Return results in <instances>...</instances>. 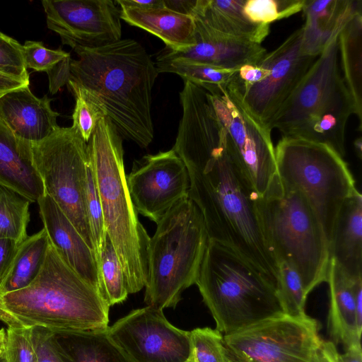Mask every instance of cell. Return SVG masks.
<instances>
[{
    "label": "cell",
    "mask_w": 362,
    "mask_h": 362,
    "mask_svg": "<svg viewBox=\"0 0 362 362\" xmlns=\"http://www.w3.org/2000/svg\"><path fill=\"white\" fill-rule=\"evenodd\" d=\"M195 284L216 329L223 335L284 313L275 284L235 252L212 240Z\"/></svg>",
    "instance_id": "obj_6"
},
{
    "label": "cell",
    "mask_w": 362,
    "mask_h": 362,
    "mask_svg": "<svg viewBox=\"0 0 362 362\" xmlns=\"http://www.w3.org/2000/svg\"><path fill=\"white\" fill-rule=\"evenodd\" d=\"M256 208L267 243L276 262L289 264L300 276L308 295L327 280L328 243L322 226L306 197L284 187L279 176Z\"/></svg>",
    "instance_id": "obj_7"
},
{
    "label": "cell",
    "mask_w": 362,
    "mask_h": 362,
    "mask_svg": "<svg viewBox=\"0 0 362 362\" xmlns=\"http://www.w3.org/2000/svg\"><path fill=\"white\" fill-rule=\"evenodd\" d=\"M107 332L133 362H185L192 352L189 332L175 327L163 310L149 305L132 310Z\"/></svg>",
    "instance_id": "obj_14"
},
{
    "label": "cell",
    "mask_w": 362,
    "mask_h": 362,
    "mask_svg": "<svg viewBox=\"0 0 362 362\" xmlns=\"http://www.w3.org/2000/svg\"><path fill=\"white\" fill-rule=\"evenodd\" d=\"M340 69L362 129V11L354 14L338 36Z\"/></svg>",
    "instance_id": "obj_28"
},
{
    "label": "cell",
    "mask_w": 362,
    "mask_h": 362,
    "mask_svg": "<svg viewBox=\"0 0 362 362\" xmlns=\"http://www.w3.org/2000/svg\"><path fill=\"white\" fill-rule=\"evenodd\" d=\"M0 362H6L4 354L0 355Z\"/></svg>",
    "instance_id": "obj_51"
},
{
    "label": "cell",
    "mask_w": 362,
    "mask_h": 362,
    "mask_svg": "<svg viewBox=\"0 0 362 362\" xmlns=\"http://www.w3.org/2000/svg\"><path fill=\"white\" fill-rule=\"evenodd\" d=\"M194 19L195 44L181 52L166 47L163 52L172 57L228 69L256 64L267 53L261 44L226 36Z\"/></svg>",
    "instance_id": "obj_20"
},
{
    "label": "cell",
    "mask_w": 362,
    "mask_h": 362,
    "mask_svg": "<svg viewBox=\"0 0 362 362\" xmlns=\"http://www.w3.org/2000/svg\"><path fill=\"white\" fill-rule=\"evenodd\" d=\"M85 202L93 251L98 264L106 231L100 197L89 163L86 180Z\"/></svg>",
    "instance_id": "obj_37"
},
{
    "label": "cell",
    "mask_w": 362,
    "mask_h": 362,
    "mask_svg": "<svg viewBox=\"0 0 362 362\" xmlns=\"http://www.w3.org/2000/svg\"><path fill=\"white\" fill-rule=\"evenodd\" d=\"M98 269L99 292L108 305L124 302L129 295L124 274L107 233L98 261Z\"/></svg>",
    "instance_id": "obj_32"
},
{
    "label": "cell",
    "mask_w": 362,
    "mask_h": 362,
    "mask_svg": "<svg viewBox=\"0 0 362 362\" xmlns=\"http://www.w3.org/2000/svg\"><path fill=\"white\" fill-rule=\"evenodd\" d=\"M361 0H305L302 47L309 55L318 57L344 25L362 11Z\"/></svg>",
    "instance_id": "obj_22"
},
{
    "label": "cell",
    "mask_w": 362,
    "mask_h": 362,
    "mask_svg": "<svg viewBox=\"0 0 362 362\" xmlns=\"http://www.w3.org/2000/svg\"><path fill=\"white\" fill-rule=\"evenodd\" d=\"M0 73L30 83L23 56V45L1 31Z\"/></svg>",
    "instance_id": "obj_38"
},
{
    "label": "cell",
    "mask_w": 362,
    "mask_h": 362,
    "mask_svg": "<svg viewBox=\"0 0 362 362\" xmlns=\"http://www.w3.org/2000/svg\"><path fill=\"white\" fill-rule=\"evenodd\" d=\"M245 1L197 0L192 16L226 36L261 44L269 33V24L250 20L243 11Z\"/></svg>",
    "instance_id": "obj_26"
},
{
    "label": "cell",
    "mask_w": 362,
    "mask_h": 362,
    "mask_svg": "<svg viewBox=\"0 0 362 362\" xmlns=\"http://www.w3.org/2000/svg\"><path fill=\"white\" fill-rule=\"evenodd\" d=\"M275 156L281 182L306 197L329 246L339 211L356 189L346 163L325 144L285 136L275 148Z\"/></svg>",
    "instance_id": "obj_9"
},
{
    "label": "cell",
    "mask_w": 362,
    "mask_h": 362,
    "mask_svg": "<svg viewBox=\"0 0 362 362\" xmlns=\"http://www.w3.org/2000/svg\"><path fill=\"white\" fill-rule=\"evenodd\" d=\"M338 36L332 37L268 127L285 137L325 144L344 158L346 125L355 110L341 72Z\"/></svg>",
    "instance_id": "obj_5"
},
{
    "label": "cell",
    "mask_w": 362,
    "mask_h": 362,
    "mask_svg": "<svg viewBox=\"0 0 362 362\" xmlns=\"http://www.w3.org/2000/svg\"><path fill=\"white\" fill-rule=\"evenodd\" d=\"M338 362H362L361 345H353L346 348L344 354H338Z\"/></svg>",
    "instance_id": "obj_48"
},
{
    "label": "cell",
    "mask_w": 362,
    "mask_h": 362,
    "mask_svg": "<svg viewBox=\"0 0 362 362\" xmlns=\"http://www.w3.org/2000/svg\"><path fill=\"white\" fill-rule=\"evenodd\" d=\"M49 29L63 45L97 47L121 39L120 11L111 0H43Z\"/></svg>",
    "instance_id": "obj_16"
},
{
    "label": "cell",
    "mask_w": 362,
    "mask_h": 362,
    "mask_svg": "<svg viewBox=\"0 0 362 362\" xmlns=\"http://www.w3.org/2000/svg\"><path fill=\"white\" fill-rule=\"evenodd\" d=\"M185 362H194V359H193V357L191 354V356H189V358Z\"/></svg>",
    "instance_id": "obj_52"
},
{
    "label": "cell",
    "mask_w": 362,
    "mask_h": 362,
    "mask_svg": "<svg viewBox=\"0 0 362 362\" xmlns=\"http://www.w3.org/2000/svg\"><path fill=\"white\" fill-rule=\"evenodd\" d=\"M118 6L121 19L157 36L173 52L185 51L195 44V22L190 16L165 7L143 9Z\"/></svg>",
    "instance_id": "obj_25"
},
{
    "label": "cell",
    "mask_w": 362,
    "mask_h": 362,
    "mask_svg": "<svg viewBox=\"0 0 362 362\" xmlns=\"http://www.w3.org/2000/svg\"><path fill=\"white\" fill-rule=\"evenodd\" d=\"M186 168L188 197L202 214L209 239L235 252L277 287L278 264L260 224L256 208L258 194L228 151L202 165Z\"/></svg>",
    "instance_id": "obj_2"
},
{
    "label": "cell",
    "mask_w": 362,
    "mask_h": 362,
    "mask_svg": "<svg viewBox=\"0 0 362 362\" xmlns=\"http://www.w3.org/2000/svg\"><path fill=\"white\" fill-rule=\"evenodd\" d=\"M47 95L37 98L29 85L0 95V119L18 138L37 143L49 136L59 126V114L50 105Z\"/></svg>",
    "instance_id": "obj_19"
},
{
    "label": "cell",
    "mask_w": 362,
    "mask_h": 362,
    "mask_svg": "<svg viewBox=\"0 0 362 362\" xmlns=\"http://www.w3.org/2000/svg\"><path fill=\"white\" fill-rule=\"evenodd\" d=\"M37 362H65L59 351L52 331L40 326L30 327Z\"/></svg>",
    "instance_id": "obj_41"
},
{
    "label": "cell",
    "mask_w": 362,
    "mask_h": 362,
    "mask_svg": "<svg viewBox=\"0 0 362 362\" xmlns=\"http://www.w3.org/2000/svg\"><path fill=\"white\" fill-rule=\"evenodd\" d=\"M0 185L30 203L37 202L45 194L42 181L34 164L31 143L17 137L1 119Z\"/></svg>",
    "instance_id": "obj_21"
},
{
    "label": "cell",
    "mask_w": 362,
    "mask_h": 362,
    "mask_svg": "<svg viewBox=\"0 0 362 362\" xmlns=\"http://www.w3.org/2000/svg\"><path fill=\"white\" fill-rule=\"evenodd\" d=\"M31 148L45 194L54 200L93 250L85 202L87 143L72 126L59 127L45 139L31 143Z\"/></svg>",
    "instance_id": "obj_10"
},
{
    "label": "cell",
    "mask_w": 362,
    "mask_h": 362,
    "mask_svg": "<svg viewBox=\"0 0 362 362\" xmlns=\"http://www.w3.org/2000/svg\"><path fill=\"white\" fill-rule=\"evenodd\" d=\"M29 84L30 83L0 73V95Z\"/></svg>",
    "instance_id": "obj_47"
},
{
    "label": "cell",
    "mask_w": 362,
    "mask_h": 362,
    "mask_svg": "<svg viewBox=\"0 0 362 362\" xmlns=\"http://www.w3.org/2000/svg\"><path fill=\"white\" fill-rule=\"evenodd\" d=\"M23 56L26 68L47 72L56 64L71 55L60 48L50 49L41 42L28 40L23 45Z\"/></svg>",
    "instance_id": "obj_40"
},
{
    "label": "cell",
    "mask_w": 362,
    "mask_h": 362,
    "mask_svg": "<svg viewBox=\"0 0 362 362\" xmlns=\"http://www.w3.org/2000/svg\"><path fill=\"white\" fill-rule=\"evenodd\" d=\"M6 334V362H37L30 327L8 326Z\"/></svg>",
    "instance_id": "obj_39"
},
{
    "label": "cell",
    "mask_w": 362,
    "mask_h": 362,
    "mask_svg": "<svg viewBox=\"0 0 362 362\" xmlns=\"http://www.w3.org/2000/svg\"><path fill=\"white\" fill-rule=\"evenodd\" d=\"M50 245L43 228L20 243L11 267L0 284V296L30 285L44 264Z\"/></svg>",
    "instance_id": "obj_29"
},
{
    "label": "cell",
    "mask_w": 362,
    "mask_h": 362,
    "mask_svg": "<svg viewBox=\"0 0 362 362\" xmlns=\"http://www.w3.org/2000/svg\"><path fill=\"white\" fill-rule=\"evenodd\" d=\"M53 332L65 362H133L112 341L107 329Z\"/></svg>",
    "instance_id": "obj_27"
},
{
    "label": "cell",
    "mask_w": 362,
    "mask_h": 362,
    "mask_svg": "<svg viewBox=\"0 0 362 362\" xmlns=\"http://www.w3.org/2000/svg\"><path fill=\"white\" fill-rule=\"evenodd\" d=\"M127 183L137 213L156 223L189 189L187 168L173 148L135 160Z\"/></svg>",
    "instance_id": "obj_15"
},
{
    "label": "cell",
    "mask_w": 362,
    "mask_h": 362,
    "mask_svg": "<svg viewBox=\"0 0 362 362\" xmlns=\"http://www.w3.org/2000/svg\"><path fill=\"white\" fill-rule=\"evenodd\" d=\"M194 362H230L223 334L216 329L195 328L189 332Z\"/></svg>",
    "instance_id": "obj_36"
},
{
    "label": "cell",
    "mask_w": 362,
    "mask_h": 362,
    "mask_svg": "<svg viewBox=\"0 0 362 362\" xmlns=\"http://www.w3.org/2000/svg\"><path fill=\"white\" fill-rule=\"evenodd\" d=\"M303 36L301 26L277 48L264 55L270 71L263 80L247 86L228 83L250 113L267 127L319 57L303 52Z\"/></svg>",
    "instance_id": "obj_13"
},
{
    "label": "cell",
    "mask_w": 362,
    "mask_h": 362,
    "mask_svg": "<svg viewBox=\"0 0 362 362\" xmlns=\"http://www.w3.org/2000/svg\"><path fill=\"white\" fill-rule=\"evenodd\" d=\"M208 242L202 214L189 197L167 211L150 238L147 305L160 310L177 306L182 293L196 283Z\"/></svg>",
    "instance_id": "obj_8"
},
{
    "label": "cell",
    "mask_w": 362,
    "mask_h": 362,
    "mask_svg": "<svg viewBox=\"0 0 362 362\" xmlns=\"http://www.w3.org/2000/svg\"><path fill=\"white\" fill-rule=\"evenodd\" d=\"M67 87L75 98V107L72 115L73 124L83 139L88 143L98 122L106 117L104 109L82 88L71 81Z\"/></svg>",
    "instance_id": "obj_34"
},
{
    "label": "cell",
    "mask_w": 362,
    "mask_h": 362,
    "mask_svg": "<svg viewBox=\"0 0 362 362\" xmlns=\"http://www.w3.org/2000/svg\"><path fill=\"white\" fill-rule=\"evenodd\" d=\"M338 354L333 341H323L320 351V362H338Z\"/></svg>",
    "instance_id": "obj_46"
},
{
    "label": "cell",
    "mask_w": 362,
    "mask_h": 362,
    "mask_svg": "<svg viewBox=\"0 0 362 362\" xmlns=\"http://www.w3.org/2000/svg\"><path fill=\"white\" fill-rule=\"evenodd\" d=\"M354 147L358 157L361 159L362 156V139L361 137L356 139L354 141Z\"/></svg>",
    "instance_id": "obj_50"
},
{
    "label": "cell",
    "mask_w": 362,
    "mask_h": 362,
    "mask_svg": "<svg viewBox=\"0 0 362 362\" xmlns=\"http://www.w3.org/2000/svg\"><path fill=\"white\" fill-rule=\"evenodd\" d=\"M305 1V0H245L243 11L253 22L270 24L302 11Z\"/></svg>",
    "instance_id": "obj_35"
},
{
    "label": "cell",
    "mask_w": 362,
    "mask_h": 362,
    "mask_svg": "<svg viewBox=\"0 0 362 362\" xmlns=\"http://www.w3.org/2000/svg\"><path fill=\"white\" fill-rule=\"evenodd\" d=\"M362 277L351 278L343 272L332 259H329L327 280L329 286L330 306L327 329L336 343L346 348L361 345L362 327L358 325L354 286Z\"/></svg>",
    "instance_id": "obj_24"
},
{
    "label": "cell",
    "mask_w": 362,
    "mask_h": 362,
    "mask_svg": "<svg viewBox=\"0 0 362 362\" xmlns=\"http://www.w3.org/2000/svg\"><path fill=\"white\" fill-rule=\"evenodd\" d=\"M209 93L227 132L230 158L252 189L262 196L277 176L272 130L250 113L229 84Z\"/></svg>",
    "instance_id": "obj_12"
},
{
    "label": "cell",
    "mask_w": 362,
    "mask_h": 362,
    "mask_svg": "<svg viewBox=\"0 0 362 362\" xmlns=\"http://www.w3.org/2000/svg\"><path fill=\"white\" fill-rule=\"evenodd\" d=\"M115 3L117 5L143 9L165 7L163 0H117Z\"/></svg>",
    "instance_id": "obj_45"
},
{
    "label": "cell",
    "mask_w": 362,
    "mask_h": 362,
    "mask_svg": "<svg viewBox=\"0 0 362 362\" xmlns=\"http://www.w3.org/2000/svg\"><path fill=\"white\" fill-rule=\"evenodd\" d=\"M154 64L158 74H177L183 78L184 81H189L208 92L226 86L238 69H223L189 59L172 57L162 50L157 54Z\"/></svg>",
    "instance_id": "obj_30"
},
{
    "label": "cell",
    "mask_w": 362,
    "mask_h": 362,
    "mask_svg": "<svg viewBox=\"0 0 362 362\" xmlns=\"http://www.w3.org/2000/svg\"><path fill=\"white\" fill-rule=\"evenodd\" d=\"M90 168L103 209L105 228L121 264L127 291L145 287L150 237L141 223L127 183L122 137L102 118L87 143Z\"/></svg>",
    "instance_id": "obj_4"
},
{
    "label": "cell",
    "mask_w": 362,
    "mask_h": 362,
    "mask_svg": "<svg viewBox=\"0 0 362 362\" xmlns=\"http://www.w3.org/2000/svg\"><path fill=\"white\" fill-rule=\"evenodd\" d=\"M277 291L284 313L290 315L305 314L308 294L297 272L287 262L279 260Z\"/></svg>",
    "instance_id": "obj_33"
},
{
    "label": "cell",
    "mask_w": 362,
    "mask_h": 362,
    "mask_svg": "<svg viewBox=\"0 0 362 362\" xmlns=\"http://www.w3.org/2000/svg\"><path fill=\"white\" fill-rule=\"evenodd\" d=\"M30 202L16 192L0 185V239L21 243L28 237Z\"/></svg>",
    "instance_id": "obj_31"
},
{
    "label": "cell",
    "mask_w": 362,
    "mask_h": 362,
    "mask_svg": "<svg viewBox=\"0 0 362 362\" xmlns=\"http://www.w3.org/2000/svg\"><path fill=\"white\" fill-rule=\"evenodd\" d=\"M182 115L173 149L185 166L198 165L227 151V132L209 92L184 81L180 93Z\"/></svg>",
    "instance_id": "obj_17"
},
{
    "label": "cell",
    "mask_w": 362,
    "mask_h": 362,
    "mask_svg": "<svg viewBox=\"0 0 362 362\" xmlns=\"http://www.w3.org/2000/svg\"><path fill=\"white\" fill-rule=\"evenodd\" d=\"M329 252V259L348 276L362 277V197L357 189L339 211Z\"/></svg>",
    "instance_id": "obj_23"
},
{
    "label": "cell",
    "mask_w": 362,
    "mask_h": 362,
    "mask_svg": "<svg viewBox=\"0 0 362 362\" xmlns=\"http://www.w3.org/2000/svg\"><path fill=\"white\" fill-rule=\"evenodd\" d=\"M110 306L50 243L44 264L27 287L0 296V320L7 326H40L52 332L104 330Z\"/></svg>",
    "instance_id": "obj_3"
},
{
    "label": "cell",
    "mask_w": 362,
    "mask_h": 362,
    "mask_svg": "<svg viewBox=\"0 0 362 362\" xmlns=\"http://www.w3.org/2000/svg\"><path fill=\"white\" fill-rule=\"evenodd\" d=\"M19 245L12 239H0V284L11 267Z\"/></svg>",
    "instance_id": "obj_43"
},
{
    "label": "cell",
    "mask_w": 362,
    "mask_h": 362,
    "mask_svg": "<svg viewBox=\"0 0 362 362\" xmlns=\"http://www.w3.org/2000/svg\"><path fill=\"white\" fill-rule=\"evenodd\" d=\"M318 322L281 313L223 335L230 362H320Z\"/></svg>",
    "instance_id": "obj_11"
},
{
    "label": "cell",
    "mask_w": 362,
    "mask_h": 362,
    "mask_svg": "<svg viewBox=\"0 0 362 362\" xmlns=\"http://www.w3.org/2000/svg\"><path fill=\"white\" fill-rule=\"evenodd\" d=\"M37 204L50 243L64 261L99 292L98 264L93 250L49 195L45 194Z\"/></svg>",
    "instance_id": "obj_18"
},
{
    "label": "cell",
    "mask_w": 362,
    "mask_h": 362,
    "mask_svg": "<svg viewBox=\"0 0 362 362\" xmlns=\"http://www.w3.org/2000/svg\"><path fill=\"white\" fill-rule=\"evenodd\" d=\"M165 8L176 13L192 16L197 0H163Z\"/></svg>",
    "instance_id": "obj_44"
},
{
    "label": "cell",
    "mask_w": 362,
    "mask_h": 362,
    "mask_svg": "<svg viewBox=\"0 0 362 362\" xmlns=\"http://www.w3.org/2000/svg\"><path fill=\"white\" fill-rule=\"evenodd\" d=\"M6 331L4 328L0 329V355L4 354L6 344Z\"/></svg>",
    "instance_id": "obj_49"
},
{
    "label": "cell",
    "mask_w": 362,
    "mask_h": 362,
    "mask_svg": "<svg viewBox=\"0 0 362 362\" xmlns=\"http://www.w3.org/2000/svg\"><path fill=\"white\" fill-rule=\"evenodd\" d=\"M71 81L104 109L122 139L146 148L153 141L152 88L155 64L137 41L120 39L97 47H76Z\"/></svg>",
    "instance_id": "obj_1"
},
{
    "label": "cell",
    "mask_w": 362,
    "mask_h": 362,
    "mask_svg": "<svg viewBox=\"0 0 362 362\" xmlns=\"http://www.w3.org/2000/svg\"><path fill=\"white\" fill-rule=\"evenodd\" d=\"M71 56L62 59L47 71L49 78V89L54 94L64 85H67L71 78Z\"/></svg>",
    "instance_id": "obj_42"
}]
</instances>
